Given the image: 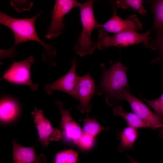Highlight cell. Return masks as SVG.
Returning <instances> with one entry per match:
<instances>
[{
  "mask_svg": "<svg viewBox=\"0 0 163 163\" xmlns=\"http://www.w3.org/2000/svg\"><path fill=\"white\" fill-rule=\"evenodd\" d=\"M41 13L40 12L31 18L19 19L13 18L0 12V23L8 27L13 32L15 39L14 46L29 40L38 42L44 48L43 60L49 62L54 66L56 64V50L53 45L44 43L40 39L35 29L36 20Z\"/></svg>",
  "mask_w": 163,
  "mask_h": 163,
  "instance_id": "obj_1",
  "label": "cell"
},
{
  "mask_svg": "<svg viewBox=\"0 0 163 163\" xmlns=\"http://www.w3.org/2000/svg\"><path fill=\"white\" fill-rule=\"evenodd\" d=\"M110 64L111 67L109 69L104 64H101L102 77L96 87L95 93L99 95L105 94L106 101L109 106H118L122 101L121 91L125 88H130L126 75L128 68L120 62H110Z\"/></svg>",
  "mask_w": 163,
  "mask_h": 163,
  "instance_id": "obj_2",
  "label": "cell"
},
{
  "mask_svg": "<svg viewBox=\"0 0 163 163\" xmlns=\"http://www.w3.org/2000/svg\"><path fill=\"white\" fill-rule=\"evenodd\" d=\"M93 2L94 1L89 0L80 4L78 6L82 30L78 36L74 50L81 57L91 54L97 48V43L91 41V36L92 32L100 27L101 24H99L95 19Z\"/></svg>",
  "mask_w": 163,
  "mask_h": 163,
  "instance_id": "obj_3",
  "label": "cell"
},
{
  "mask_svg": "<svg viewBox=\"0 0 163 163\" xmlns=\"http://www.w3.org/2000/svg\"><path fill=\"white\" fill-rule=\"evenodd\" d=\"M97 30L99 34L97 48L101 50L110 46L121 47L141 43H143L146 47L151 38L150 35L152 29L143 34L135 32H125L116 34L113 36L109 35L107 33L100 27Z\"/></svg>",
  "mask_w": 163,
  "mask_h": 163,
  "instance_id": "obj_4",
  "label": "cell"
},
{
  "mask_svg": "<svg viewBox=\"0 0 163 163\" xmlns=\"http://www.w3.org/2000/svg\"><path fill=\"white\" fill-rule=\"evenodd\" d=\"M35 61L32 56L20 62L14 61L1 78L16 84L29 86L33 91L38 88V85L33 83L31 79L30 67Z\"/></svg>",
  "mask_w": 163,
  "mask_h": 163,
  "instance_id": "obj_5",
  "label": "cell"
},
{
  "mask_svg": "<svg viewBox=\"0 0 163 163\" xmlns=\"http://www.w3.org/2000/svg\"><path fill=\"white\" fill-rule=\"evenodd\" d=\"M129 88H125L120 92V96L122 101H126L133 112L148 125V128L156 129L163 127V119L152 111L139 99L129 92Z\"/></svg>",
  "mask_w": 163,
  "mask_h": 163,
  "instance_id": "obj_6",
  "label": "cell"
},
{
  "mask_svg": "<svg viewBox=\"0 0 163 163\" xmlns=\"http://www.w3.org/2000/svg\"><path fill=\"white\" fill-rule=\"evenodd\" d=\"M80 3L76 0H56L52 13L50 24L45 35L47 39L57 38L62 32L65 26V16L72 9L78 7Z\"/></svg>",
  "mask_w": 163,
  "mask_h": 163,
  "instance_id": "obj_7",
  "label": "cell"
},
{
  "mask_svg": "<svg viewBox=\"0 0 163 163\" xmlns=\"http://www.w3.org/2000/svg\"><path fill=\"white\" fill-rule=\"evenodd\" d=\"M72 62V66L68 73L54 82L46 85L44 89L48 94H51L56 90L61 91L70 94L78 101L77 93L78 76L76 71L77 65L76 59L74 58Z\"/></svg>",
  "mask_w": 163,
  "mask_h": 163,
  "instance_id": "obj_8",
  "label": "cell"
},
{
  "mask_svg": "<svg viewBox=\"0 0 163 163\" xmlns=\"http://www.w3.org/2000/svg\"><path fill=\"white\" fill-rule=\"evenodd\" d=\"M142 24L135 14L131 15L125 20L122 19L117 14L116 8L113 9L112 17L100 27L106 32L115 34L125 32H135L141 30Z\"/></svg>",
  "mask_w": 163,
  "mask_h": 163,
  "instance_id": "obj_9",
  "label": "cell"
},
{
  "mask_svg": "<svg viewBox=\"0 0 163 163\" xmlns=\"http://www.w3.org/2000/svg\"><path fill=\"white\" fill-rule=\"evenodd\" d=\"M31 114L38 131L39 140L43 146L47 147L50 141H57L60 139V132L56 128H53L50 121L43 115L42 110L35 108Z\"/></svg>",
  "mask_w": 163,
  "mask_h": 163,
  "instance_id": "obj_10",
  "label": "cell"
},
{
  "mask_svg": "<svg viewBox=\"0 0 163 163\" xmlns=\"http://www.w3.org/2000/svg\"><path fill=\"white\" fill-rule=\"evenodd\" d=\"M96 87L95 81L90 72L83 76H78L77 93L79 103L77 107L82 113H86L91 110L92 105L90 101L95 94Z\"/></svg>",
  "mask_w": 163,
  "mask_h": 163,
  "instance_id": "obj_11",
  "label": "cell"
},
{
  "mask_svg": "<svg viewBox=\"0 0 163 163\" xmlns=\"http://www.w3.org/2000/svg\"><path fill=\"white\" fill-rule=\"evenodd\" d=\"M55 104L61 114V125L64 134L68 139L77 143L83 133L82 129L70 115V109L63 108V103L61 101H56Z\"/></svg>",
  "mask_w": 163,
  "mask_h": 163,
  "instance_id": "obj_12",
  "label": "cell"
},
{
  "mask_svg": "<svg viewBox=\"0 0 163 163\" xmlns=\"http://www.w3.org/2000/svg\"><path fill=\"white\" fill-rule=\"evenodd\" d=\"M12 145L13 163H46V156L43 154L37 155L34 147H24L14 140Z\"/></svg>",
  "mask_w": 163,
  "mask_h": 163,
  "instance_id": "obj_13",
  "label": "cell"
},
{
  "mask_svg": "<svg viewBox=\"0 0 163 163\" xmlns=\"http://www.w3.org/2000/svg\"><path fill=\"white\" fill-rule=\"evenodd\" d=\"M139 135L137 129L129 126L125 127L119 134L120 143L117 146L118 150L123 152L127 149H132Z\"/></svg>",
  "mask_w": 163,
  "mask_h": 163,
  "instance_id": "obj_14",
  "label": "cell"
},
{
  "mask_svg": "<svg viewBox=\"0 0 163 163\" xmlns=\"http://www.w3.org/2000/svg\"><path fill=\"white\" fill-rule=\"evenodd\" d=\"M151 5L150 9L154 15V22L152 29H154L156 37L162 34L163 32V0H148Z\"/></svg>",
  "mask_w": 163,
  "mask_h": 163,
  "instance_id": "obj_15",
  "label": "cell"
},
{
  "mask_svg": "<svg viewBox=\"0 0 163 163\" xmlns=\"http://www.w3.org/2000/svg\"><path fill=\"white\" fill-rule=\"evenodd\" d=\"M114 115L122 117L126 121L128 126L136 129L148 128L147 124L134 112H125L120 106L113 109Z\"/></svg>",
  "mask_w": 163,
  "mask_h": 163,
  "instance_id": "obj_16",
  "label": "cell"
},
{
  "mask_svg": "<svg viewBox=\"0 0 163 163\" xmlns=\"http://www.w3.org/2000/svg\"><path fill=\"white\" fill-rule=\"evenodd\" d=\"M18 110V105L14 100L10 98L2 100L0 107L1 120L6 121L11 120L16 116Z\"/></svg>",
  "mask_w": 163,
  "mask_h": 163,
  "instance_id": "obj_17",
  "label": "cell"
},
{
  "mask_svg": "<svg viewBox=\"0 0 163 163\" xmlns=\"http://www.w3.org/2000/svg\"><path fill=\"white\" fill-rule=\"evenodd\" d=\"M143 1L141 0H118L115 1L117 7L124 10L131 8L138 12L142 15L147 13L145 8Z\"/></svg>",
  "mask_w": 163,
  "mask_h": 163,
  "instance_id": "obj_18",
  "label": "cell"
},
{
  "mask_svg": "<svg viewBox=\"0 0 163 163\" xmlns=\"http://www.w3.org/2000/svg\"><path fill=\"white\" fill-rule=\"evenodd\" d=\"M83 121L84 133L93 137L101 131L107 129L100 125L95 118H87Z\"/></svg>",
  "mask_w": 163,
  "mask_h": 163,
  "instance_id": "obj_19",
  "label": "cell"
},
{
  "mask_svg": "<svg viewBox=\"0 0 163 163\" xmlns=\"http://www.w3.org/2000/svg\"><path fill=\"white\" fill-rule=\"evenodd\" d=\"M78 153L72 149L61 152L56 155L54 163H77Z\"/></svg>",
  "mask_w": 163,
  "mask_h": 163,
  "instance_id": "obj_20",
  "label": "cell"
},
{
  "mask_svg": "<svg viewBox=\"0 0 163 163\" xmlns=\"http://www.w3.org/2000/svg\"><path fill=\"white\" fill-rule=\"evenodd\" d=\"M146 47L159 50L157 57L152 60V63H158L163 57V33L158 37L156 40L150 41Z\"/></svg>",
  "mask_w": 163,
  "mask_h": 163,
  "instance_id": "obj_21",
  "label": "cell"
},
{
  "mask_svg": "<svg viewBox=\"0 0 163 163\" xmlns=\"http://www.w3.org/2000/svg\"><path fill=\"white\" fill-rule=\"evenodd\" d=\"M143 99L154 110L155 114L161 117H163V93L156 99L149 100L144 98Z\"/></svg>",
  "mask_w": 163,
  "mask_h": 163,
  "instance_id": "obj_22",
  "label": "cell"
},
{
  "mask_svg": "<svg viewBox=\"0 0 163 163\" xmlns=\"http://www.w3.org/2000/svg\"><path fill=\"white\" fill-rule=\"evenodd\" d=\"M94 138L84 133L76 143L83 149H88L91 148L93 144Z\"/></svg>",
  "mask_w": 163,
  "mask_h": 163,
  "instance_id": "obj_23",
  "label": "cell"
},
{
  "mask_svg": "<svg viewBox=\"0 0 163 163\" xmlns=\"http://www.w3.org/2000/svg\"><path fill=\"white\" fill-rule=\"evenodd\" d=\"M126 156L130 160L132 163H139L136 161V160H134L129 155H126Z\"/></svg>",
  "mask_w": 163,
  "mask_h": 163,
  "instance_id": "obj_24",
  "label": "cell"
},
{
  "mask_svg": "<svg viewBox=\"0 0 163 163\" xmlns=\"http://www.w3.org/2000/svg\"><path fill=\"white\" fill-rule=\"evenodd\" d=\"M159 136L160 138H163V128L160 129L159 131Z\"/></svg>",
  "mask_w": 163,
  "mask_h": 163,
  "instance_id": "obj_25",
  "label": "cell"
},
{
  "mask_svg": "<svg viewBox=\"0 0 163 163\" xmlns=\"http://www.w3.org/2000/svg\"><path fill=\"white\" fill-rule=\"evenodd\" d=\"M159 63H160V64H161L163 66V57L162 58V59L159 61V62H158Z\"/></svg>",
  "mask_w": 163,
  "mask_h": 163,
  "instance_id": "obj_26",
  "label": "cell"
}]
</instances>
